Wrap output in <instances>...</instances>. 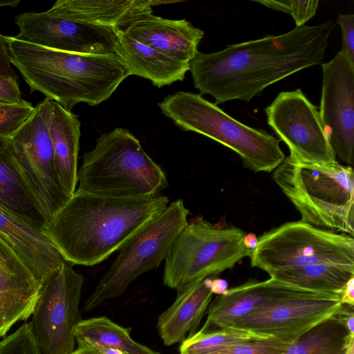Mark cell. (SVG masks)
<instances>
[{"label": "cell", "mask_w": 354, "mask_h": 354, "mask_svg": "<svg viewBox=\"0 0 354 354\" xmlns=\"http://www.w3.org/2000/svg\"><path fill=\"white\" fill-rule=\"evenodd\" d=\"M272 178L299 212L301 221L354 235V173L337 160L326 164L300 161L290 155Z\"/></svg>", "instance_id": "obj_4"}, {"label": "cell", "mask_w": 354, "mask_h": 354, "mask_svg": "<svg viewBox=\"0 0 354 354\" xmlns=\"http://www.w3.org/2000/svg\"><path fill=\"white\" fill-rule=\"evenodd\" d=\"M20 2V0L15 1H3L0 0V8L4 6L17 7Z\"/></svg>", "instance_id": "obj_41"}, {"label": "cell", "mask_w": 354, "mask_h": 354, "mask_svg": "<svg viewBox=\"0 0 354 354\" xmlns=\"http://www.w3.org/2000/svg\"><path fill=\"white\" fill-rule=\"evenodd\" d=\"M10 62L30 93L39 91L71 111L80 102L108 100L130 73L115 54H78L46 48L4 36Z\"/></svg>", "instance_id": "obj_3"}, {"label": "cell", "mask_w": 354, "mask_h": 354, "mask_svg": "<svg viewBox=\"0 0 354 354\" xmlns=\"http://www.w3.org/2000/svg\"><path fill=\"white\" fill-rule=\"evenodd\" d=\"M342 305L339 295L310 292L270 303L229 326L292 343L337 313Z\"/></svg>", "instance_id": "obj_13"}, {"label": "cell", "mask_w": 354, "mask_h": 354, "mask_svg": "<svg viewBox=\"0 0 354 354\" xmlns=\"http://www.w3.org/2000/svg\"><path fill=\"white\" fill-rule=\"evenodd\" d=\"M77 190L120 198L153 197L169 185L162 169L124 128L101 135L84 153Z\"/></svg>", "instance_id": "obj_5"}, {"label": "cell", "mask_w": 354, "mask_h": 354, "mask_svg": "<svg viewBox=\"0 0 354 354\" xmlns=\"http://www.w3.org/2000/svg\"><path fill=\"white\" fill-rule=\"evenodd\" d=\"M333 20L295 27L286 33L227 45L212 53H198L189 71L200 95H210L215 104L250 102L268 86L304 68L322 65Z\"/></svg>", "instance_id": "obj_1"}, {"label": "cell", "mask_w": 354, "mask_h": 354, "mask_svg": "<svg viewBox=\"0 0 354 354\" xmlns=\"http://www.w3.org/2000/svg\"><path fill=\"white\" fill-rule=\"evenodd\" d=\"M131 328H124L106 317L82 319L75 328L74 335L78 347L94 349H117L124 354H160L134 341L130 335Z\"/></svg>", "instance_id": "obj_25"}, {"label": "cell", "mask_w": 354, "mask_h": 354, "mask_svg": "<svg viewBox=\"0 0 354 354\" xmlns=\"http://www.w3.org/2000/svg\"><path fill=\"white\" fill-rule=\"evenodd\" d=\"M210 288L213 294L221 295L227 290L228 283L226 280L216 277L212 280Z\"/></svg>", "instance_id": "obj_37"}, {"label": "cell", "mask_w": 354, "mask_h": 354, "mask_svg": "<svg viewBox=\"0 0 354 354\" xmlns=\"http://www.w3.org/2000/svg\"><path fill=\"white\" fill-rule=\"evenodd\" d=\"M189 214L183 201L178 199L130 239L84 302V310H91L121 296L138 277L157 268L187 225Z\"/></svg>", "instance_id": "obj_7"}, {"label": "cell", "mask_w": 354, "mask_h": 354, "mask_svg": "<svg viewBox=\"0 0 354 354\" xmlns=\"http://www.w3.org/2000/svg\"><path fill=\"white\" fill-rule=\"evenodd\" d=\"M43 283L0 237V337L32 315Z\"/></svg>", "instance_id": "obj_17"}, {"label": "cell", "mask_w": 354, "mask_h": 354, "mask_svg": "<svg viewBox=\"0 0 354 354\" xmlns=\"http://www.w3.org/2000/svg\"><path fill=\"white\" fill-rule=\"evenodd\" d=\"M221 273L199 279L177 290L171 306L158 318L159 335L166 346L182 343L197 331L212 298V280Z\"/></svg>", "instance_id": "obj_20"}, {"label": "cell", "mask_w": 354, "mask_h": 354, "mask_svg": "<svg viewBox=\"0 0 354 354\" xmlns=\"http://www.w3.org/2000/svg\"><path fill=\"white\" fill-rule=\"evenodd\" d=\"M0 354H41L28 323L0 341Z\"/></svg>", "instance_id": "obj_32"}, {"label": "cell", "mask_w": 354, "mask_h": 354, "mask_svg": "<svg viewBox=\"0 0 354 354\" xmlns=\"http://www.w3.org/2000/svg\"><path fill=\"white\" fill-rule=\"evenodd\" d=\"M0 237L41 283L67 263L43 232L1 208Z\"/></svg>", "instance_id": "obj_19"}, {"label": "cell", "mask_w": 354, "mask_h": 354, "mask_svg": "<svg viewBox=\"0 0 354 354\" xmlns=\"http://www.w3.org/2000/svg\"><path fill=\"white\" fill-rule=\"evenodd\" d=\"M162 195L120 198L75 190L43 230L67 263H100L160 214Z\"/></svg>", "instance_id": "obj_2"}, {"label": "cell", "mask_w": 354, "mask_h": 354, "mask_svg": "<svg viewBox=\"0 0 354 354\" xmlns=\"http://www.w3.org/2000/svg\"><path fill=\"white\" fill-rule=\"evenodd\" d=\"M119 30L169 57L186 63H190L198 53V46L204 37V32L188 21L165 19L154 15L153 11L138 15Z\"/></svg>", "instance_id": "obj_16"}, {"label": "cell", "mask_w": 354, "mask_h": 354, "mask_svg": "<svg viewBox=\"0 0 354 354\" xmlns=\"http://www.w3.org/2000/svg\"><path fill=\"white\" fill-rule=\"evenodd\" d=\"M0 76L10 80L18 82L19 76L10 62L9 55L3 35L0 34Z\"/></svg>", "instance_id": "obj_35"}, {"label": "cell", "mask_w": 354, "mask_h": 354, "mask_svg": "<svg viewBox=\"0 0 354 354\" xmlns=\"http://www.w3.org/2000/svg\"><path fill=\"white\" fill-rule=\"evenodd\" d=\"M270 9L290 15L295 20L296 27L304 24L316 14L318 0H254Z\"/></svg>", "instance_id": "obj_30"}, {"label": "cell", "mask_w": 354, "mask_h": 354, "mask_svg": "<svg viewBox=\"0 0 354 354\" xmlns=\"http://www.w3.org/2000/svg\"><path fill=\"white\" fill-rule=\"evenodd\" d=\"M273 337L243 342L213 354H283L292 344Z\"/></svg>", "instance_id": "obj_31"}, {"label": "cell", "mask_w": 354, "mask_h": 354, "mask_svg": "<svg viewBox=\"0 0 354 354\" xmlns=\"http://www.w3.org/2000/svg\"><path fill=\"white\" fill-rule=\"evenodd\" d=\"M100 354H124L122 351L117 349L99 348L95 349Z\"/></svg>", "instance_id": "obj_40"}, {"label": "cell", "mask_w": 354, "mask_h": 354, "mask_svg": "<svg viewBox=\"0 0 354 354\" xmlns=\"http://www.w3.org/2000/svg\"><path fill=\"white\" fill-rule=\"evenodd\" d=\"M265 112L268 125L288 147L291 157L317 164L336 160L319 110L301 89L279 93Z\"/></svg>", "instance_id": "obj_12"}, {"label": "cell", "mask_w": 354, "mask_h": 354, "mask_svg": "<svg viewBox=\"0 0 354 354\" xmlns=\"http://www.w3.org/2000/svg\"><path fill=\"white\" fill-rule=\"evenodd\" d=\"M251 266L270 273L318 264L354 266V239L302 221L264 233L250 257Z\"/></svg>", "instance_id": "obj_9"}, {"label": "cell", "mask_w": 354, "mask_h": 354, "mask_svg": "<svg viewBox=\"0 0 354 354\" xmlns=\"http://www.w3.org/2000/svg\"><path fill=\"white\" fill-rule=\"evenodd\" d=\"M342 304L353 306L354 305V277L351 278L346 283L344 290L340 295Z\"/></svg>", "instance_id": "obj_36"}, {"label": "cell", "mask_w": 354, "mask_h": 354, "mask_svg": "<svg viewBox=\"0 0 354 354\" xmlns=\"http://www.w3.org/2000/svg\"><path fill=\"white\" fill-rule=\"evenodd\" d=\"M23 102L19 82L0 76V102L18 104Z\"/></svg>", "instance_id": "obj_34"}, {"label": "cell", "mask_w": 354, "mask_h": 354, "mask_svg": "<svg viewBox=\"0 0 354 354\" xmlns=\"http://www.w3.org/2000/svg\"><path fill=\"white\" fill-rule=\"evenodd\" d=\"M17 39L49 49L78 54H115L114 28L86 24L42 12L16 16Z\"/></svg>", "instance_id": "obj_15"}, {"label": "cell", "mask_w": 354, "mask_h": 354, "mask_svg": "<svg viewBox=\"0 0 354 354\" xmlns=\"http://www.w3.org/2000/svg\"><path fill=\"white\" fill-rule=\"evenodd\" d=\"M46 120L53 144L57 178L64 192L71 197L77 183L81 124L76 115L50 99Z\"/></svg>", "instance_id": "obj_22"}, {"label": "cell", "mask_w": 354, "mask_h": 354, "mask_svg": "<svg viewBox=\"0 0 354 354\" xmlns=\"http://www.w3.org/2000/svg\"><path fill=\"white\" fill-rule=\"evenodd\" d=\"M306 290L275 280L250 279L218 295L209 305L207 317L201 330L228 327L236 319L270 303L306 294Z\"/></svg>", "instance_id": "obj_18"}, {"label": "cell", "mask_w": 354, "mask_h": 354, "mask_svg": "<svg viewBox=\"0 0 354 354\" xmlns=\"http://www.w3.org/2000/svg\"><path fill=\"white\" fill-rule=\"evenodd\" d=\"M46 97L10 138L12 153L46 222L67 202L56 173L54 151L46 120Z\"/></svg>", "instance_id": "obj_11"}, {"label": "cell", "mask_w": 354, "mask_h": 354, "mask_svg": "<svg viewBox=\"0 0 354 354\" xmlns=\"http://www.w3.org/2000/svg\"><path fill=\"white\" fill-rule=\"evenodd\" d=\"M117 44L115 55L127 68L130 75L149 80L161 88L176 81H182L189 71L190 63L169 57L153 48L114 29Z\"/></svg>", "instance_id": "obj_23"}, {"label": "cell", "mask_w": 354, "mask_h": 354, "mask_svg": "<svg viewBox=\"0 0 354 354\" xmlns=\"http://www.w3.org/2000/svg\"><path fill=\"white\" fill-rule=\"evenodd\" d=\"M341 308L299 337L283 354H346L354 336L346 327Z\"/></svg>", "instance_id": "obj_27"}, {"label": "cell", "mask_w": 354, "mask_h": 354, "mask_svg": "<svg viewBox=\"0 0 354 354\" xmlns=\"http://www.w3.org/2000/svg\"><path fill=\"white\" fill-rule=\"evenodd\" d=\"M319 115L335 156L348 166L353 163L354 62L339 50L322 64Z\"/></svg>", "instance_id": "obj_14"}, {"label": "cell", "mask_w": 354, "mask_h": 354, "mask_svg": "<svg viewBox=\"0 0 354 354\" xmlns=\"http://www.w3.org/2000/svg\"><path fill=\"white\" fill-rule=\"evenodd\" d=\"M346 354H354V339H353L346 350Z\"/></svg>", "instance_id": "obj_42"}, {"label": "cell", "mask_w": 354, "mask_h": 354, "mask_svg": "<svg viewBox=\"0 0 354 354\" xmlns=\"http://www.w3.org/2000/svg\"><path fill=\"white\" fill-rule=\"evenodd\" d=\"M270 278L306 290L340 295L347 281L354 277V266L318 264L283 269Z\"/></svg>", "instance_id": "obj_26"}, {"label": "cell", "mask_w": 354, "mask_h": 354, "mask_svg": "<svg viewBox=\"0 0 354 354\" xmlns=\"http://www.w3.org/2000/svg\"><path fill=\"white\" fill-rule=\"evenodd\" d=\"M34 111L32 103L25 100L18 104L0 102V136L10 138Z\"/></svg>", "instance_id": "obj_29"}, {"label": "cell", "mask_w": 354, "mask_h": 354, "mask_svg": "<svg viewBox=\"0 0 354 354\" xmlns=\"http://www.w3.org/2000/svg\"><path fill=\"white\" fill-rule=\"evenodd\" d=\"M158 106L180 129L202 134L236 152L244 167L254 172L274 171L286 157L275 137L234 119L200 94L178 91L166 96Z\"/></svg>", "instance_id": "obj_6"}, {"label": "cell", "mask_w": 354, "mask_h": 354, "mask_svg": "<svg viewBox=\"0 0 354 354\" xmlns=\"http://www.w3.org/2000/svg\"><path fill=\"white\" fill-rule=\"evenodd\" d=\"M0 208L43 232L47 222L12 153L10 138L0 136Z\"/></svg>", "instance_id": "obj_24"}, {"label": "cell", "mask_w": 354, "mask_h": 354, "mask_svg": "<svg viewBox=\"0 0 354 354\" xmlns=\"http://www.w3.org/2000/svg\"><path fill=\"white\" fill-rule=\"evenodd\" d=\"M84 277L64 263L44 282L29 323L41 354H71Z\"/></svg>", "instance_id": "obj_10"}, {"label": "cell", "mask_w": 354, "mask_h": 354, "mask_svg": "<svg viewBox=\"0 0 354 354\" xmlns=\"http://www.w3.org/2000/svg\"><path fill=\"white\" fill-rule=\"evenodd\" d=\"M337 24L342 33V50L354 62V15L339 14Z\"/></svg>", "instance_id": "obj_33"}, {"label": "cell", "mask_w": 354, "mask_h": 354, "mask_svg": "<svg viewBox=\"0 0 354 354\" xmlns=\"http://www.w3.org/2000/svg\"><path fill=\"white\" fill-rule=\"evenodd\" d=\"M151 0H58L46 12L51 16L102 27L121 29L138 15L158 4Z\"/></svg>", "instance_id": "obj_21"}, {"label": "cell", "mask_w": 354, "mask_h": 354, "mask_svg": "<svg viewBox=\"0 0 354 354\" xmlns=\"http://www.w3.org/2000/svg\"><path fill=\"white\" fill-rule=\"evenodd\" d=\"M243 242L247 249L254 251L258 244V238L254 233L245 234Z\"/></svg>", "instance_id": "obj_38"}, {"label": "cell", "mask_w": 354, "mask_h": 354, "mask_svg": "<svg viewBox=\"0 0 354 354\" xmlns=\"http://www.w3.org/2000/svg\"><path fill=\"white\" fill-rule=\"evenodd\" d=\"M245 233L202 219L188 223L165 259L164 284L176 290L199 279L232 268L252 250L243 245Z\"/></svg>", "instance_id": "obj_8"}, {"label": "cell", "mask_w": 354, "mask_h": 354, "mask_svg": "<svg viewBox=\"0 0 354 354\" xmlns=\"http://www.w3.org/2000/svg\"><path fill=\"white\" fill-rule=\"evenodd\" d=\"M268 337L234 327L199 330L187 337L180 346V354H213L245 342Z\"/></svg>", "instance_id": "obj_28"}, {"label": "cell", "mask_w": 354, "mask_h": 354, "mask_svg": "<svg viewBox=\"0 0 354 354\" xmlns=\"http://www.w3.org/2000/svg\"><path fill=\"white\" fill-rule=\"evenodd\" d=\"M71 354H100L96 350L91 347L82 346L78 347L74 350Z\"/></svg>", "instance_id": "obj_39"}]
</instances>
